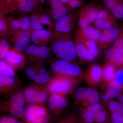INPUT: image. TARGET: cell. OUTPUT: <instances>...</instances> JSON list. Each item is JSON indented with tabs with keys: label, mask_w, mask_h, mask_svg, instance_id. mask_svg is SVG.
I'll use <instances>...</instances> for the list:
<instances>
[{
	"label": "cell",
	"mask_w": 123,
	"mask_h": 123,
	"mask_svg": "<svg viewBox=\"0 0 123 123\" xmlns=\"http://www.w3.org/2000/svg\"><path fill=\"white\" fill-rule=\"evenodd\" d=\"M52 50L60 59L71 62L76 59V48L71 35H64L53 38Z\"/></svg>",
	"instance_id": "obj_1"
},
{
	"label": "cell",
	"mask_w": 123,
	"mask_h": 123,
	"mask_svg": "<svg viewBox=\"0 0 123 123\" xmlns=\"http://www.w3.org/2000/svg\"><path fill=\"white\" fill-rule=\"evenodd\" d=\"M25 102L24 93L17 92L4 102L1 106V110L3 112H8L11 116L17 118L22 119L25 113Z\"/></svg>",
	"instance_id": "obj_2"
},
{
	"label": "cell",
	"mask_w": 123,
	"mask_h": 123,
	"mask_svg": "<svg viewBox=\"0 0 123 123\" xmlns=\"http://www.w3.org/2000/svg\"><path fill=\"white\" fill-rule=\"evenodd\" d=\"M74 78L61 74H56L46 86L50 94L64 96L72 90L75 84Z\"/></svg>",
	"instance_id": "obj_3"
},
{
	"label": "cell",
	"mask_w": 123,
	"mask_h": 123,
	"mask_svg": "<svg viewBox=\"0 0 123 123\" xmlns=\"http://www.w3.org/2000/svg\"><path fill=\"white\" fill-rule=\"evenodd\" d=\"M49 110L43 105L30 104L25 109L23 117L25 123H49Z\"/></svg>",
	"instance_id": "obj_4"
},
{
	"label": "cell",
	"mask_w": 123,
	"mask_h": 123,
	"mask_svg": "<svg viewBox=\"0 0 123 123\" xmlns=\"http://www.w3.org/2000/svg\"><path fill=\"white\" fill-rule=\"evenodd\" d=\"M77 56L81 60L91 62L94 60L98 55L97 43L94 40L75 38Z\"/></svg>",
	"instance_id": "obj_5"
},
{
	"label": "cell",
	"mask_w": 123,
	"mask_h": 123,
	"mask_svg": "<svg viewBox=\"0 0 123 123\" xmlns=\"http://www.w3.org/2000/svg\"><path fill=\"white\" fill-rule=\"evenodd\" d=\"M103 8L101 5L89 3L84 6L78 14V25L79 29L85 28L94 23L99 11Z\"/></svg>",
	"instance_id": "obj_6"
},
{
	"label": "cell",
	"mask_w": 123,
	"mask_h": 123,
	"mask_svg": "<svg viewBox=\"0 0 123 123\" xmlns=\"http://www.w3.org/2000/svg\"><path fill=\"white\" fill-rule=\"evenodd\" d=\"M76 13L67 14L55 23L52 34L53 38L71 35L75 29L77 19Z\"/></svg>",
	"instance_id": "obj_7"
},
{
	"label": "cell",
	"mask_w": 123,
	"mask_h": 123,
	"mask_svg": "<svg viewBox=\"0 0 123 123\" xmlns=\"http://www.w3.org/2000/svg\"><path fill=\"white\" fill-rule=\"evenodd\" d=\"M48 93L46 86H31L26 88L23 93L27 103L43 105L48 99Z\"/></svg>",
	"instance_id": "obj_8"
},
{
	"label": "cell",
	"mask_w": 123,
	"mask_h": 123,
	"mask_svg": "<svg viewBox=\"0 0 123 123\" xmlns=\"http://www.w3.org/2000/svg\"><path fill=\"white\" fill-rule=\"evenodd\" d=\"M51 69L56 74H61L74 78L81 73V68L70 62L60 59L53 62Z\"/></svg>",
	"instance_id": "obj_9"
},
{
	"label": "cell",
	"mask_w": 123,
	"mask_h": 123,
	"mask_svg": "<svg viewBox=\"0 0 123 123\" xmlns=\"http://www.w3.org/2000/svg\"><path fill=\"white\" fill-rule=\"evenodd\" d=\"M95 27L101 31L118 27L117 20L105 9H101L93 23Z\"/></svg>",
	"instance_id": "obj_10"
},
{
	"label": "cell",
	"mask_w": 123,
	"mask_h": 123,
	"mask_svg": "<svg viewBox=\"0 0 123 123\" xmlns=\"http://www.w3.org/2000/svg\"><path fill=\"white\" fill-rule=\"evenodd\" d=\"M121 32V28L118 27L102 31L101 37L97 42L98 48L106 49L118 37Z\"/></svg>",
	"instance_id": "obj_11"
},
{
	"label": "cell",
	"mask_w": 123,
	"mask_h": 123,
	"mask_svg": "<svg viewBox=\"0 0 123 123\" xmlns=\"http://www.w3.org/2000/svg\"><path fill=\"white\" fill-rule=\"evenodd\" d=\"M10 35H12L13 48L21 52L25 51L31 40V33L21 30L16 31Z\"/></svg>",
	"instance_id": "obj_12"
},
{
	"label": "cell",
	"mask_w": 123,
	"mask_h": 123,
	"mask_svg": "<svg viewBox=\"0 0 123 123\" xmlns=\"http://www.w3.org/2000/svg\"><path fill=\"white\" fill-rule=\"evenodd\" d=\"M68 104V101L64 96L60 95L52 94L48 100V107L56 118L61 115Z\"/></svg>",
	"instance_id": "obj_13"
},
{
	"label": "cell",
	"mask_w": 123,
	"mask_h": 123,
	"mask_svg": "<svg viewBox=\"0 0 123 123\" xmlns=\"http://www.w3.org/2000/svg\"><path fill=\"white\" fill-rule=\"evenodd\" d=\"M4 59L15 70L20 69L25 65L24 55L13 47L10 49Z\"/></svg>",
	"instance_id": "obj_14"
},
{
	"label": "cell",
	"mask_w": 123,
	"mask_h": 123,
	"mask_svg": "<svg viewBox=\"0 0 123 123\" xmlns=\"http://www.w3.org/2000/svg\"><path fill=\"white\" fill-rule=\"evenodd\" d=\"M102 31L95 27L89 26L85 28L79 29L75 35V38L92 40L97 42L99 40Z\"/></svg>",
	"instance_id": "obj_15"
},
{
	"label": "cell",
	"mask_w": 123,
	"mask_h": 123,
	"mask_svg": "<svg viewBox=\"0 0 123 123\" xmlns=\"http://www.w3.org/2000/svg\"><path fill=\"white\" fill-rule=\"evenodd\" d=\"M31 40L35 44L39 46H46L53 39V34L50 30L33 31L31 33Z\"/></svg>",
	"instance_id": "obj_16"
},
{
	"label": "cell",
	"mask_w": 123,
	"mask_h": 123,
	"mask_svg": "<svg viewBox=\"0 0 123 123\" xmlns=\"http://www.w3.org/2000/svg\"><path fill=\"white\" fill-rule=\"evenodd\" d=\"M50 17L52 21L57 22L68 13V9L60 0H51Z\"/></svg>",
	"instance_id": "obj_17"
},
{
	"label": "cell",
	"mask_w": 123,
	"mask_h": 123,
	"mask_svg": "<svg viewBox=\"0 0 123 123\" xmlns=\"http://www.w3.org/2000/svg\"><path fill=\"white\" fill-rule=\"evenodd\" d=\"M19 85L15 77L0 75V92L1 93L11 92L17 88Z\"/></svg>",
	"instance_id": "obj_18"
},
{
	"label": "cell",
	"mask_w": 123,
	"mask_h": 123,
	"mask_svg": "<svg viewBox=\"0 0 123 123\" xmlns=\"http://www.w3.org/2000/svg\"><path fill=\"white\" fill-rule=\"evenodd\" d=\"M110 46L113 50V54L108 60V63L116 66L123 53V36L120 34L118 37Z\"/></svg>",
	"instance_id": "obj_19"
},
{
	"label": "cell",
	"mask_w": 123,
	"mask_h": 123,
	"mask_svg": "<svg viewBox=\"0 0 123 123\" xmlns=\"http://www.w3.org/2000/svg\"><path fill=\"white\" fill-rule=\"evenodd\" d=\"M103 76L102 69L97 64L92 65L89 67L86 73V79L92 85L98 84Z\"/></svg>",
	"instance_id": "obj_20"
},
{
	"label": "cell",
	"mask_w": 123,
	"mask_h": 123,
	"mask_svg": "<svg viewBox=\"0 0 123 123\" xmlns=\"http://www.w3.org/2000/svg\"><path fill=\"white\" fill-rule=\"evenodd\" d=\"M27 57L31 61L41 60V52L39 46L31 44L28 46L25 50Z\"/></svg>",
	"instance_id": "obj_21"
},
{
	"label": "cell",
	"mask_w": 123,
	"mask_h": 123,
	"mask_svg": "<svg viewBox=\"0 0 123 123\" xmlns=\"http://www.w3.org/2000/svg\"><path fill=\"white\" fill-rule=\"evenodd\" d=\"M50 77L48 72L40 65H38V70L35 79L34 80L37 84H44L50 80Z\"/></svg>",
	"instance_id": "obj_22"
},
{
	"label": "cell",
	"mask_w": 123,
	"mask_h": 123,
	"mask_svg": "<svg viewBox=\"0 0 123 123\" xmlns=\"http://www.w3.org/2000/svg\"><path fill=\"white\" fill-rule=\"evenodd\" d=\"M100 100V97L97 91L93 88L87 89V94L86 99L83 102L86 106H89L98 103Z\"/></svg>",
	"instance_id": "obj_23"
},
{
	"label": "cell",
	"mask_w": 123,
	"mask_h": 123,
	"mask_svg": "<svg viewBox=\"0 0 123 123\" xmlns=\"http://www.w3.org/2000/svg\"><path fill=\"white\" fill-rule=\"evenodd\" d=\"M102 70L103 76L104 79L107 81H112L115 74V66L108 63L104 66Z\"/></svg>",
	"instance_id": "obj_24"
},
{
	"label": "cell",
	"mask_w": 123,
	"mask_h": 123,
	"mask_svg": "<svg viewBox=\"0 0 123 123\" xmlns=\"http://www.w3.org/2000/svg\"><path fill=\"white\" fill-rule=\"evenodd\" d=\"M0 75H5L11 76H15V69L6 62L0 60Z\"/></svg>",
	"instance_id": "obj_25"
},
{
	"label": "cell",
	"mask_w": 123,
	"mask_h": 123,
	"mask_svg": "<svg viewBox=\"0 0 123 123\" xmlns=\"http://www.w3.org/2000/svg\"><path fill=\"white\" fill-rule=\"evenodd\" d=\"M110 12L117 20L123 21V0H120Z\"/></svg>",
	"instance_id": "obj_26"
},
{
	"label": "cell",
	"mask_w": 123,
	"mask_h": 123,
	"mask_svg": "<svg viewBox=\"0 0 123 123\" xmlns=\"http://www.w3.org/2000/svg\"><path fill=\"white\" fill-rule=\"evenodd\" d=\"M36 3L35 0L29 1L27 0H19L18 7L19 10L24 13H27L33 10Z\"/></svg>",
	"instance_id": "obj_27"
},
{
	"label": "cell",
	"mask_w": 123,
	"mask_h": 123,
	"mask_svg": "<svg viewBox=\"0 0 123 123\" xmlns=\"http://www.w3.org/2000/svg\"><path fill=\"white\" fill-rule=\"evenodd\" d=\"M7 19L9 24V34H11L16 31L21 30V23L19 18L15 19L12 17L8 18Z\"/></svg>",
	"instance_id": "obj_28"
},
{
	"label": "cell",
	"mask_w": 123,
	"mask_h": 123,
	"mask_svg": "<svg viewBox=\"0 0 123 123\" xmlns=\"http://www.w3.org/2000/svg\"><path fill=\"white\" fill-rule=\"evenodd\" d=\"M21 23V30L31 33L33 31L30 18L23 16L19 18Z\"/></svg>",
	"instance_id": "obj_29"
},
{
	"label": "cell",
	"mask_w": 123,
	"mask_h": 123,
	"mask_svg": "<svg viewBox=\"0 0 123 123\" xmlns=\"http://www.w3.org/2000/svg\"><path fill=\"white\" fill-rule=\"evenodd\" d=\"M9 27L8 22L6 18L2 14H0V37H4L8 33Z\"/></svg>",
	"instance_id": "obj_30"
},
{
	"label": "cell",
	"mask_w": 123,
	"mask_h": 123,
	"mask_svg": "<svg viewBox=\"0 0 123 123\" xmlns=\"http://www.w3.org/2000/svg\"><path fill=\"white\" fill-rule=\"evenodd\" d=\"M8 42L5 39H1L0 40V59H4L10 49Z\"/></svg>",
	"instance_id": "obj_31"
},
{
	"label": "cell",
	"mask_w": 123,
	"mask_h": 123,
	"mask_svg": "<svg viewBox=\"0 0 123 123\" xmlns=\"http://www.w3.org/2000/svg\"><path fill=\"white\" fill-rule=\"evenodd\" d=\"M81 120L86 123H94L95 122V114L93 112L86 109H83L81 111Z\"/></svg>",
	"instance_id": "obj_32"
},
{
	"label": "cell",
	"mask_w": 123,
	"mask_h": 123,
	"mask_svg": "<svg viewBox=\"0 0 123 123\" xmlns=\"http://www.w3.org/2000/svg\"><path fill=\"white\" fill-rule=\"evenodd\" d=\"M38 18L40 22L43 25L47 26L49 27V30H51L53 28V22L50 16L46 14H35Z\"/></svg>",
	"instance_id": "obj_33"
},
{
	"label": "cell",
	"mask_w": 123,
	"mask_h": 123,
	"mask_svg": "<svg viewBox=\"0 0 123 123\" xmlns=\"http://www.w3.org/2000/svg\"><path fill=\"white\" fill-rule=\"evenodd\" d=\"M30 18L33 31L40 30L44 29L43 25L35 14H32Z\"/></svg>",
	"instance_id": "obj_34"
},
{
	"label": "cell",
	"mask_w": 123,
	"mask_h": 123,
	"mask_svg": "<svg viewBox=\"0 0 123 123\" xmlns=\"http://www.w3.org/2000/svg\"><path fill=\"white\" fill-rule=\"evenodd\" d=\"M108 108L111 111H117L123 115V104L120 102H111L109 104Z\"/></svg>",
	"instance_id": "obj_35"
},
{
	"label": "cell",
	"mask_w": 123,
	"mask_h": 123,
	"mask_svg": "<svg viewBox=\"0 0 123 123\" xmlns=\"http://www.w3.org/2000/svg\"><path fill=\"white\" fill-rule=\"evenodd\" d=\"M38 65H33L27 68L26 70V75L29 79L34 80L35 79L37 71Z\"/></svg>",
	"instance_id": "obj_36"
},
{
	"label": "cell",
	"mask_w": 123,
	"mask_h": 123,
	"mask_svg": "<svg viewBox=\"0 0 123 123\" xmlns=\"http://www.w3.org/2000/svg\"><path fill=\"white\" fill-rule=\"evenodd\" d=\"M108 113L105 111L103 110L95 115V122L97 123H104L107 119Z\"/></svg>",
	"instance_id": "obj_37"
},
{
	"label": "cell",
	"mask_w": 123,
	"mask_h": 123,
	"mask_svg": "<svg viewBox=\"0 0 123 123\" xmlns=\"http://www.w3.org/2000/svg\"><path fill=\"white\" fill-rule=\"evenodd\" d=\"M110 118L111 123H123V115L117 111H111Z\"/></svg>",
	"instance_id": "obj_38"
},
{
	"label": "cell",
	"mask_w": 123,
	"mask_h": 123,
	"mask_svg": "<svg viewBox=\"0 0 123 123\" xmlns=\"http://www.w3.org/2000/svg\"><path fill=\"white\" fill-rule=\"evenodd\" d=\"M87 89L81 87L77 91L76 98L78 100L83 102L86 99L87 94Z\"/></svg>",
	"instance_id": "obj_39"
},
{
	"label": "cell",
	"mask_w": 123,
	"mask_h": 123,
	"mask_svg": "<svg viewBox=\"0 0 123 123\" xmlns=\"http://www.w3.org/2000/svg\"><path fill=\"white\" fill-rule=\"evenodd\" d=\"M123 86L118 84L114 80H112L110 82L108 89L120 93L123 91Z\"/></svg>",
	"instance_id": "obj_40"
},
{
	"label": "cell",
	"mask_w": 123,
	"mask_h": 123,
	"mask_svg": "<svg viewBox=\"0 0 123 123\" xmlns=\"http://www.w3.org/2000/svg\"><path fill=\"white\" fill-rule=\"evenodd\" d=\"M120 0H103V4L104 8L110 12Z\"/></svg>",
	"instance_id": "obj_41"
},
{
	"label": "cell",
	"mask_w": 123,
	"mask_h": 123,
	"mask_svg": "<svg viewBox=\"0 0 123 123\" xmlns=\"http://www.w3.org/2000/svg\"><path fill=\"white\" fill-rule=\"evenodd\" d=\"M84 1V0H70L67 5L69 8L74 9L81 6Z\"/></svg>",
	"instance_id": "obj_42"
},
{
	"label": "cell",
	"mask_w": 123,
	"mask_h": 123,
	"mask_svg": "<svg viewBox=\"0 0 123 123\" xmlns=\"http://www.w3.org/2000/svg\"><path fill=\"white\" fill-rule=\"evenodd\" d=\"M114 80L118 84L123 86V69H121L116 72Z\"/></svg>",
	"instance_id": "obj_43"
},
{
	"label": "cell",
	"mask_w": 123,
	"mask_h": 123,
	"mask_svg": "<svg viewBox=\"0 0 123 123\" xmlns=\"http://www.w3.org/2000/svg\"><path fill=\"white\" fill-rule=\"evenodd\" d=\"M119 93L118 92L108 89L107 91L103 95V98L105 101H107L111 98L118 96Z\"/></svg>",
	"instance_id": "obj_44"
},
{
	"label": "cell",
	"mask_w": 123,
	"mask_h": 123,
	"mask_svg": "<svg viewBox=\"0 0 123 123\" xmlns=\"http://www.w3.org/2000/svg\"><path fill=\"white\" fill-rule=\"evenodd\" d=\"M18 119L11 116H4L1 117L0 123H17Z\"/></svg>",
	"instance_id": "obj_45"
},
{
	"label": "cell",
	"mask_w": 123,
	"mask_h": 123,
	"mask_svg": "<svg viewBox=\"0 0 123 123\" xmlns=\"http://www.w3.org/2000/svg\"><path fill=\"white\" fill-rule=\"evenodd\" d=\"M86 109L89 111L93 112L95 115L103 110L102 105L98 103L89 106Z\"/></svg>",
	"instance_id": "obj_46"
},
{
	"label": "cell",
	"mask_w": 123,
	"mask_h": 123,
	"mask_svg": "<svg viewBox=\"0 0 123 123\" xmlns=\"http://www.w3.org/2000/svg\"><path fill=\"white\" fill-rule=\"evenodd\" d=\"M57 123H78L77 119L75 116L70 115L62 119Z\"/></svg>",
	"instance_id": "obj_47"
},
{
	"label": "cell",
	"mask_w": 123,
	"mask_h": 123,
	"mask_svg": "<svg viewBox=\"0 0 123 123\" xmlns=\"http://www.w3.org/2000/svg\"><path fill=\"white\" fill-rule=\"evenodd\" d=\"M123 65V55H121V57H120V59L118 63L117 64L116 66H120V65Z\"/></svg>",
	"instance_id": "obj_48"
},
{
	"label": "cell",
	"mask_w": 123,
	"mask_h": 123,
	"mask_svg": "<svg viewBox=\"0 0 123 123\" xmlns=\"http://www.w3.org/2000/svg\"><path fill=\"white\" fill-rule=\"evenodd\" d=\"M60 1L64 5H67L70 1V0H60Z\"/></svg>",
	"instance_id": "obj_49"
},
{
	"label": "cell",
	"mask_w": 123,
	"mask_h": 123,
	"mask_svg": "<svg viewBox=\"0 0 123 123\" xmlns=\"http://www.w3.org/2000/svg\"><path fill=\"white\" fill-rule=\"evenodd\" d=\"M119 99L120 102L123 104V94H120L119 95Z\"/></svg>",
	"instance_id": "obj_50"
},
{
	"label": "cell",
	"mask_w": 123,
	"mask_h": 123,
	"mask_svg": "<svg viewBox=\"0 0 123 123\" xmlns=\"http://www.w3.org/2000/svg\"><path fill=\"white\" fill-rule=\"evenodd\" d=\"M77 121L78 123H86L82 121L81 119H77Z\"/></svg>",
	"instance_id": "obj_51"
},
{
	"label": "cell",
	"mask_w": 123,
	"mask_h": 123,
	"mask_svg": "<svg viewBox=\"0 0 123 123\" xmlns=\"http://www.w3.org/2000/svg\"><path fill=\"white\" fill-rule=\"evenodd\" d=\"M36 0L40 1L41 3H43V2H44V1H45V0Z\"/></svg>",
	"instance_id": "obj_52"
},
{
	"label": "cell",
	"mask_w": 123,
	"mask_h": 123,
	"mask_svg": "<svg viewBox=\"0 0 123 123\" xmlns=\"http://www.w3.org/2000/svg\"><path fill=\"white\" fill-rule=\"evenodd\" d=\"M121 34H122V35H123V27L121 28Z\"/></svg>",
	"instance_id": "obj_53"
},
{
	"label": "cell",
	"mask_w": 123,
	"mask_h": 123,
	"mask_svg": "<svg viewBox=\"0 0 123 123\" xmlns=\"http://www.w3.org/2000/svg\"><path fill=\"white\" fill-rule=\"evenodd\" d=\"M27 0L29 1H32L34 0Z\"/></svg>",
	"instance_id": "obj_54"
},
{
	"label": "cell",
	"mask_w": 123,
	"mask_h": 123,
	"mask_svg": "<svg viewBox=\"0 0 123 123\" xmlns=\"http://www.w3.org/2000/svg\"><path fill=\"white\" fill-rule=\"evenodd\" d=\"M17 123H22V122H18Z\"/></svg>",
	"instance_id": "obj_55"
},
{
	"label": "cell",
	"mask_w": 123,
	"mask_h": 123,
	"mask_svg": "<svg viewBox=\"0 0 123 123\" xmlns=\"http://www.w3.org/2000/svg\"><path fill=\"white\" fill-rule=\"evenodd\" d=\"M121 35H123H123H122V34H121Z\"/></svg>",
	"instance_id": "obj_56"
},
{
	"label": "cell",
	"mask_w": 123,
	"mask_h": 123,
	"mask_svg": "<svg viewBox=\"0 0 123 123\" xmlns=\"http://www.w3.org/2000/svg\"></svg>",
	"instance_id": "obj_57"
},
{
	"label": "cell",
	"mask_w": 123,
	"mask_h": 123,
	"mask_svg": "<svg viewBox=\"0 0 123 123\" xmlns=\"http://www.w3.org/2000/svg\"><path fill=\"white\" fill-rule=\"evenodd\" d=\"M2 0H0V1Z\"/></svg>",
	"instance_id": "obj_58"
}]
</instances>
